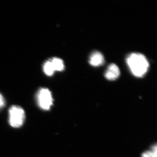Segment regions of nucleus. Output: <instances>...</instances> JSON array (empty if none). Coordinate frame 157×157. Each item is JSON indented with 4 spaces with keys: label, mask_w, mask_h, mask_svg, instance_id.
I'll return each instance as SVG.
<instances>
[{
    "label": "nucleus",
    "mask_w": 157,
    "mask_h": 157,
    "mask_svg": "<svg viewBox=\"0 0 157 157\" xmlns=\"http://www.w3.org/2000/svg\"><path fill=\"white\" fill-rule=\"evenodd\" d=\"M127 64L133 75L142 77L146 74L149 67L148 62L141 54L132 53L127 59Z\"/></svg>",
    "instance_id": "obj_1"
},
{
    "label": "nucleus",
    "mask_w": 157,
    "mask_h": 157,
    "mask_svg": "<svg viewBox=\"0 0 157 157\" xmlns=\"http://www.w3.org/2000/svg\"><path fill=\"white\" fill-rule=\"evenodd\" d=\"M25 113L21 107L13 106L9 110V123L11 127L18 128L23 124Z\"/></svg>",
    "instance_id": "obj_2"
},
{
    "label": "nucleus",
    "mask_w": 157,
    "mask_h": 157,
    "mask_svg": "<svg viewBox=\"0 0 157 157\" xmlns=\"http://www.w3.org/2000/svg\"><path fill=\"white\" fill-rule=\"evenodd\" d=\"M37 99L39 107L43 110H49L53 104L51 92L47 88L39 90L37 94Z\"/></svg>",
    "instance_id": "obj_3"
},
{
    "label": "nucleus",
    "mask_w": 157,
    "mask_h": 157,
    "mask_svg": "<svg viewBox=\"0 0 157 157\" xmlns=\"http://www.w3.org/2000/svg\"><path fill=\"white\" fill-rule=\"evenodd\" d=\"M120 71L115 64H111L107 68L105 73L106 78L109 80H114L119 76Z\"/></svg>",
    "instance_id": "obj_4"
},
{
    "label": "nucleus",
    "mask_w": 157,
    "mask_h": 157,
    "mask_svg": "<svg viewBox=\"0 0 157 157\" xmlns=\"http://www.w3.org/2000/svg\"><path fill=\"white\" fill-rule=\"evenodd\" d=\"M104 62V57L103 55L99 52H93L90 56L89 63L94 67L101 66Z\"/></svg>",
    "instance_id": "obj_5"
},
{
    "label": "nucleus",
    "mask_w": 157,
    "mask_h": 157,
    "mask_svg": "<svg viewBox=\"0 0 157 157\" xmlns=\"http://www.w3.org/2000/svg\"><path fill=\"white\" fill-rule=\"evenodd\" d=\"M54 70L55 71H62L64 69V64L61 59L58 58H53L50 59Z\"/></svg>",
    "instance_id": "obj_6"
},
{
    "label": "nucleus",
    "mask_w": 157,
    "mask_h": 157,
    "mask_svg": "<svg viewBox=\"0 0 157 157\" xmlns=\"http://www.w3.org/2000/svg\"><path fill=\"white\" fill-rule=\"evenodd\" d=\"M43 69L44 73L48 76H52L55 72L50 60L45 62L43 65Z\"/></svg>",
    "instance_id": "obj_7"
},
{
    "label": "nucleus",
    "mask_w": 157,
    "mask_h": 157,
    "mask_svg": "<svg viewBox=\"0 0 157 157\" xmlns=\"http://www.w3.org/2000/svg\"><path fill=\"white\" fill-rule=\"evenodd\" d=\"M156 144L153 145L150 150L146 151L142 153L141 157H157V149Z\"/></svg>",
    "instance_id": "obj_8"
},
{
    "label": "nucleus",
    "mask_w": 157,
    "mask_h": 157,
    "mask_svg": "<svg viewBox=\"0 0 157 157\" xmlns=\"http://www.w3.org/2000/svg\"><path fill=\"white\" fill-rule=\"evenodd\" d=\"M5 105V100L4 97L0 94V109L4 107Z\"/></svg>",
    "instance_id": "obj_9"
}]
</instances>
